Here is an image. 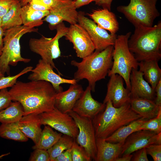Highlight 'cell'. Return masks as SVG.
<instances>
[{"label":"cell","instance_id":"30","mask_svg":"<svg viewBox=\"0 0 161 161\" xmlns=\"http://www.w3.org/2000/svg\"><path fill=\"white\" fill-rule=\"evenodd\" d=\"M0 137L4 139L25 142L27 138L21 131L16 123H1L0 126Z\"/></svg>","mask_w":161,"mask_h":161},{"label":"cell","instance_id":"23","mask_svg":"<svg viewBox=\"0 0 161 161\" xmlns=\"http://www.w3.org/2000/svg\"><path fill=\"white\" fill-rule=\"evenodd\" d=\"M130 103L134 112L148 120L156 117L161 110V106L156 105L154 101L145 98H131Z\"/></svg>","mask_w":161,"mask_h":161},{"label":"cell","instance_id":"29","mask_svg":"<svg viewBox=\"0 0 161 161\" xmlns=\"http://www.w3.org/2000/svg\"><path fill=\"white\" fill-rule=\"evenodd\" d=\"M23 108L18 101H14L5 109L0 111V122L1 123H16L24 115Z\"/></svg>","mask_w":161,"mask_h":161},{"label":"cell","instance_id":"25","mask_svg":"<svg viewBox=\"0 0 161 161\" xmlns=\"http://www.w3.org/2000/svg\"><path fill=\"white\" fill-rule=\"evenodd\" d=\"M49 11H37L32 9L28 4L22 6L21 10L22 25L34 27L39 26L43 24L42 19L49 14Z\"/></svg>","mask_w":161,"mask_h":161},{"label":"cell","instance_id":"26","mask_svg":"<svg viewBox=\"0 0 161 161\" xmlns=\"http://www.w3.org/2000/svg\"><path fill=\"white\" fill-rule=\"evenodd\" d=\"M147 120L141 117L135 120L120 127L105 140L107 142L113 143L124 142L131 134L139 130L141 126Z\"/></svg>","mask_w":161,"mask_h":161},{"label":"cell","instance_id":"10","mask_svg":"<svg viewBox=\"0 0 161 161\" xmlns=\"http://www.w3.org/2000/svg\"><path fill=\"white\" fill-rule=\"evenodd\" d=\"M42 125H47L62 134L76 139L78 129L73 118L68 113H63L56 108L39 114Z\"/></svg>","mask_w":161,"mask_h":161},{"label":"cell","instance_id":"21","mask_svg":"<svg viewBox=\"0 0 161 161\" xmlns=\"http://www.w3.org/2000/svg\"><path fill=\"white\" fill-rule=\"evenodd\" d=\"M16 123L27 138H30L35 144L37 143L42 131L39 115L30 114L24 115Z\"/></svg>","mask_w":161,"mask_h":161},{"label":"cell","instance_id":"2","mask_svg":"<svg viewBox=\"0 0 161 161\" xmlns=\"http://www.w3.org/2000/svg\"><path fill=\"white\" fill-rule=\"evenodd\" d=\"M114 49V46H110L101 51L95 50L80 62L71 61V65L77 68L74 79L77 82L86 79L92 91L94 92L96 82L105 79L112 66Z\"/></svg>","mask_w":161,"mask_h":161},{"label":"cell","instance_id":"36","mask_svg":"<svg viewBox=\"0 0 161 161\" xmlns=\"http://www.w3.org/2000/svg\"><path fill=\"white\" fill-rule=\"evenodd\" d=\"M145 148L147 154L151 156L154 161H161V144L150 145Z\"/></svg>","mask_w":161,"mask_h":161},{"label":"cell","instance_id":"49","mask_svg":"<svg viewBox=\"0 0 161 161\" xmlns=\"http://www.w3.org/2000/svg\"><path fill=\"white\" fill-rule=\"evenodd\" d=\"M4 75L2 73V72L0 71V79L1 78L4 77Z\"/></svg>","mask_w":161,"mask_h":161},{"label":"cell","instance_id":"35","mask_svg":"<svg viewBox=\"0 0 161 161\" xmlns=\"http://www.w3.org/2000/svg\"><path fill=\"white\" fill-rule=\"evenodd\" d=\"M30 157V161H50L47 150L39 148L34 150Z\"/></svg>","mask_w":161,"mask_h":161},{"label":"cell","instance_id":"47","mask_svg":"<svg viewBox=\"0 0 161 161\" xmlns=\"http://www.w3.org/2000/svg\"><path fill=\"white\" fill-rule=\"evenodd\" d=\"M4 34V31L0 27V50H1L3 47V37Z\"/></svg>","mask_w":161,"mask_h":161},{"label":"cell","instance_id":"42","mask_svg":"<svg viewBox=\"0 0 161 161\" xmlns=\"http://www.w3.org/2000/svg\"><path fill=\"white\" fill-rule=\"evenodd\" d=\"M154 90L156 97L154 102L157 106H161V79L157 84Z\"/></svg>","mask_w":161,"mask_h":161},{"label":"cell","instance_id":"37","mask_svg":"<svg viewBox=\"0 0 161 161\" xmlns=\"http://www.w3.org/2000/svg\"><path fill=\"white\" fill-rule=\"evenodd\" d=\"M12 100L7 88L0 90V111L7 107Z\"/></svg>","mask_w":161,"mask_h":161},{"label":"cell","instance_id":"12","mask_svg":"<svg viewBox=\"0 0 161 161\" xmlns=\"http://www.w3.org/2000/svg\"><path fill=\"white\" fill-rule=\"evenodd\" d=\"M151 144H161V132L141 130L133 132L125 140L120 157L131 154Z\"/></svg>","mask_w":161,"mask_h":161},{"label":"cell","instance_id":"52","mask_svg":"<svg viewBox=\"0 0 161 161\" xmlns=\"http://www.w3.org/2000/svg\"></svg>","mask_w":161,"mask_h":161},{"label":"cell","instance_id":"27","mask_svg":"<svg viewBox=\"0 0 161 161\" xmlns=\"http://www.w3.org/2000/svg\"><path fill=\"white\" fill-rule=\"evenodd\" d=\"M21 7L18 0H13L10 9L2 17L1 27L4 31L22 25L21 17Z\"/></svg>","mask_w":161,"mask_h":161},{"label":"cell","instance_id":"4","mask_svg":"<svg viewBox=\"0 0 161 161\" xmlns=\"http://www.w3.org/2000/svg\"><path fill=\"white\" fill-rule=\"evenodd\" d=\"M130 102L118 108L114 107L110 100L106 103L104 109L92 120L96 138L106 139L120 127L142 117L132 110Z\"/></svg>","mask_w":161,"mask_h":161},{"label":"cell","instance_id":"14","mask_svg":"<svg viewBox=\"0 0 161 161\" xmlns=\"http://www.w3.org/2000/svg\"><path fill=\"white\" fill-rule=\"evenodd\" d=\"M53 69L50 64L40 59L35 67L32 70V73L29 75L28 79L30 80H41L49 82L57 93L63 91V88L60 86L61 84H71L77 83V81L74 79H69L61 77L53 71Z\"/></svg>","mask_w":161,"mask_h":161},{"label":"cell","instance_id":"48","mask_svg":"<svg viewBox=\"0 0 161 161\" xmlns=\"http://www.w3.org/2000/svg\"><path fill=\"white\" fill-rule=\"evenodd\" d=\"M20 2L21 7L27 4L31 0H18Z\"/></svg>","mask_w":161,"mask_h":161},{"label":"cell","instance_id":"9","mask_svg":"<svg viewBox=\"0 0 161 161\" xmlns=\"http://www.w3.org/2000/svg\"><path fill=\"white\" fill-rule=\"evenodd\" d=\"M68 113L73 118L78 129L76 141L84 148L92 160H95L97 154L96 137L92 120L81 116L72 110Z\"/></svg>","mask_w":161,"mask_h":161},{"label":"cell","instance_id":"34","mask_svg":"<svg viewBox=\"0 0 161 161\" xmlns=\"http://www.w3.org/2000/svg\"><path fill=\"white\" fill-rule=\"evenodd\" d=\"M147 130L156 134L161 132V110L157 116L146 121L140 126L139 130Z\"/></svg>","mask_w":161,"mask_h":161},{"label":"cell","instance_id":"51","mask_svg":"<svg viewBox=\"0 0 161 161\" xmlns=\"http://www.w3.org/2000/svg\"><path fill=\"white\" fill-rule=\"evenodd\" d=\"M1 54H2V51L1 50H0V56L1 55Z\"/></svg>","mask_w":161,"mask_h":161},{"label":"cell","instance_id":"15","mask_svg":"<svg viewBox=\"0 0 161 161\" xmlns=\"http://www.w3.org/2000/svg\"><path fill=\"white\" fill-rule=\"evenodd\" d=\"M72 0L65 1L51 9L49 14L43 20L49 23V27L51 30H55L57 25L66 21L70 25L78 23V12Z\"/></svg>","mask_w":161,"mask_h":161},{"label":"cell","instance_id":"17","mask_svg":"<svg viewBox=\"0 0 161 161\" xmlns=\"http://www.w3.org/2000/svg\"><path fill=\"white\" fill-rule=\"evenodd\" d=\"M91 91L88 86L75 103L72 111L81 116L92 120L104 109L106 104L95 100L92 96Z\"/></svg>","mask_w":161,"mask_h":161},{"label":"cell","instance_id":"46","mask_svg":"<svg viewBox=\"0 0 161 161\" xmlns=\"http://www.w3.org/2000/svg\"><path fill=\"white\" fill-rule=\"evenodd\" d=\"M133 154H131L122 156L119 157L115 161H131Z\"/></svg>","mask_w":161,"mask_h":161},{"label":"cell","instance_id":"44","mask_svg":"<svg viewBox=\"0 0 161 161\" xmlns=\"http://www.w3.org/2000/svg\"><path fill=\"white\" fill-rule=\"evenodd\" d=\"M51 9L64 2L65 0H41Z\"/></svg>","mask_w":161,"mask_h":161},{"label":"cell","instance_id":"33","mask_svg":"<svg viewBox=\"0 0 161 161\" xmlns=\"http://www.w3.org/2000/svg\"><path fill=\"white\" fill-rule=\"evenodd\" d=\"M72 161H91L92 159L82 147L74 141L71 148Z\"/></svg>","mask_w":161,"mask_h":161},{"label":"cell","instance_id":"13","mask_svg":"<svg viewBox=\"0 0 161 161\" xmlns=\"http://www.w3.org/2000/svg\"><path fill=\"white\" fill-rule=\"evenodd\" d=\"M64 36L66 40L72 44L78 57L83 58L92 54L95 50L88 33L78 23L71 25Z\"/></svg>","mask_w":161,"mask_h":161},{"label":"cell","instance_id":"43","mask_svg":"<svg viewBox=\"0 0 161 161\" xmlns=\"http://www.w3.org/2000/svg\"><path fill=\"white\" fill-rule=\"evenodd\" d=\"M113 0H95V4L111 10L112 3Z\"/></svg>","mask_w":161,"mask_h":161},{"label":"cell","instance_id":"50","mask_svg":"<svg viewBox=\"0 0 161 161\" xmlns=\"http://www.w3.org/2000/svg\"><path fill=\"white\" fill-rule=\"evenodd\" d=\"M2 23V18L0 16V27H1Z\"/></svg>","mask_w":161,"mask_h":161},{"label":"cell","instance_id":"38","mask_svg":"<svg viewBox=\"0 0 161 161\" xmlns=\"http://www.w3.org/2000/svg\"><path fill=\"white\" fill-rule=\"evenodd\" d=\"M27 4L32 9L37 11H46L51 9L41 0H31Z\"/></svg>","mask_w":161,"mask_h":161},{"label":"cell","instance_id":"16","mask_svg":"<svg viewBox=\"0 0 161 161\" xmlns=\"http://www.w3.org/2000/svg\"><path fill=\"white\" fill-rule=\"evenodd\" d=\"M107 85V91L103 103L111 101L113 106L118 108L129 102L130 91L123 86V79L117 74L111 75Z\"/></svg>","mask_w":161,"mask_h":161},{"label":"cell","instance_id":"41","mask_svg":"<svg viewBox=\"0 0 161 161\" xmlns=\"http://www.w3.org/2000/svg\"><path fill=\"white\" fill-rule=\"evenodd\" d=\"M54 161H72L71 148L63 151Z\"/></svg>","mask_w":161,"mask_h":161},{"label":"cell","instance_id":"39","mask_svg":"<svg viewBox=\"0 0 161 161\" xmlns=\"http://www.w3.org/2000/svg\"><path fill=\"white\" fill-rule=\"evenodd\" d=\"M131 161H148L145 148H143L135 151Z\"/></svg>","mask_w":161,"mask_h":161},{"label":"cell","instance_id":"40","mask_svg":"<svg viewBox=\"0 0 161 161\" xmlns=\"http://www.w3.org/2000/svg\"><path fill=\"white\" fill-rule=\"evenodd\" d=\"M13 0H0V16L2 18L9 10Z\"/></svg>","mask_w":161,"mask_h":161},{"label":"cell","instance_id":"22","mask_svg":"<svg viewBox=\"0 0 161 161\" xmlns=\"http://www.w3.org/2000/svg\"><path fill=\"white\" fill-rule=\"evenodd\" d=\"M124 142L113 143L105 139L96 138L97 154L95 161H115L120 156Z\"/></svg>","mask_w":161,"mask_h":161},{"label":"cell","instance_id":"7","mask_svg":"<svg viewBox=\"0 0 161 161\" xmlns=\"http://www.w3.org/2000/svg\"><path fill=\"white\" fill-rule=\"evenodd\" d=\"M158 0H130L127 5H120L117 11L123 14L135 27H151L160 16L156 8Z\"/></svg>","mask_w":161,"mask_h":161},{"label":"cell","instance_id":"28","mask_svg":"<svg viewBox=\"0 0 161 161\" xmlns=\"http://www.w3.org/2000/svg\"><path fill=\"white\" fill-rule=\"evenodd\" d=\"M42 131L37 143L32 147L47 150L53 146L61 137L63 134L54 131L50 126L45 125Z\"/></svg>","mask_w":161,"mask_h":161},{"label":"cell","instance_id":"20","mask_svg":"<svg viewBox=\"0 0 161 161\" xmlns=\"http://www.w3.org/2000/svg\"><path fill=\"white\" fill-rule=\"evenodd\" d=\"M87 15L99 27L116 34L119 29V24L115 14L107 8L94 10Z\"/></svg>","mask_w":161,"mask_h":161},{"label":"cell","instance_id":"11","mask_svg":"<svg viewBox=\"0 0 161 161\" xmlns=\"http://www.w3.org/2000/svg\"><path fill=\"white\" fill-rule=\"evenodd\" d=\"M78 23L88 33L94 45L95 50L100 51L109 46L114 45L117 35L109 34L106 30L99 27L82 12H78Z\"/></svg>","mask_w":161,"mask_h":161},{"label":"cell","instance_id":"45","mask_svg":"<svg viewBox=\"0 0 161 161\" xmlns=\"http://www.w3.org/2000/svg\"><path fill=\"white\" fill-rule=\"evenodd\" d=\"M95 0H75L74 4L76 9L89 4L92 1H95Z\"/></svg>","mask_w":161,"mask_h":161},{"label":"cell","instance_id":"8","mask_svg":"<svg viewBox=\"0 0 161 161\" xmlns=\"http://www.w3.org/2000/svg\"><path fill=\"white\" fill-rule=\"evenodd\" d=\"M68 29V27L62 22L56 26V33L53 38H47L42 35L39 38H31L29 41L30 50L40 55L43 60L50 64L59 73L53 60L61 56L59 41L61 38L64 36Z\"/></svg>","mask_w":161,"mask_h":161},{"label":"cell","instance_id":"6","mask_svg":"<svg viewBox=\"0 0 161 161\" xmlns=\"http://www.w3.org/2000/svg\"><path fill=\"white\" fill-rule=\"evenodd\" d=\"M131 34V32H129L117 36L114 45L113 64L108 74L109 77L114 74L121 76L125 82L126 88L130 91L131 70L133 69H138V62L128 47V41Z\"/></svg>","mask_w":161,"mask_h":161},{"label":"cell","instance_id":"31","mask_svg":"<svg viewBox=\"0 0 161 161\" xmlns=\"http://www.w3.org/2000/svg\"><path fill=\"white\" fill-rule=\"evenodd\" d=\"M75 140L69 136L62 135L58 140L51 148L47 150L50 161L54 159L64 151L71 148L74 141Z\"/></svg>","mask_w":161,"mask_h":161},{"label":"cell","instance_id":"24","mask_svg":"<svg viewBox=\"0 0 161 161\" xmlns=\"http://www.w3.org/2000/svg\"><path fill=\"white\" fill-rule=\"evenodd\" d=\"M158 62L155 60H147L138 63L139 70L143 73L145 80L154 90L161 79V69Z\"/></svg>","mask_w":161,"mask_h":161},{"label":"cell","instance_id":"19","mask_svg":"<svg viewBox=\"0 0 161 161\" xmlns=\"http://www.w3.org/2000/svg\"><path fill=\"white\" fill-rule=\"evenodd\" d=\"M83 92L81 85L77 83L71 84L67 90L57 93L55 100V107L63 113H68L72 110Z\"/></svg>","mask_w":161,"mask_h":161},{"label":"cell","instance_id":"32","mask_svg":"<svg viewBox=\"0 0 161 161\" xmlns=\"http://www.w3.org/2000/svg\"><path fill=\"white\" fill-rule=\"evenodd\" d=\"M33 67L32 66H28L24 68L18 74L13 76L9 75L3 77L0 79V90L12 87L17 82L18 78L31 71Z\"/></svg>","mask_w":161,"mask_h":161},{"label":"cell","instance_id":"18","mask_svg":"<svg viewBox=\"0 0 161 161\" xmlns=\"http://www.w3.org/2000/svg\"><path fill=\"white\" fill-rule=\"evenodd\" d=\"M130 81L131 98H142L154 101L156 97L155 91L144 78L141 71L133 69Z\"/></svg>","mask_w":161,"mask_h":161},{"label":"cell","instance_id":"3","mask_svg":"<svg viewBox=\"0 0 161 161\" xmlns=\"http://www.w3.org/2000/svg\"><path fill=\"white\" fill-rule=\"evenodd\" d=\"M130 52L139 62L161 58V21L151 27H135L128 41Z\"/></svg>","mask_w":161,"mask_h":161},{"label":"cell","instance_id":"1","mask_svg":"<svg viewBox=\"0 0 161 161\" xmlns=\"http://www.w3.org/2000/svg\"><path fill=\"white\" fill-rule=\"evenodd\" d=\"M12 101L19 102L24 115L39 114L55 108L57 92L49 82L44 80L17 81L9 90Z\"/></svg>","mask_w":161,"mask_h":161},{"label":"cell","instance_id":"5","mask_svg":"<svg viewBox=\"0 0 161 161\" xmlns=\"http://www.w3.org/2000/svg\"><path fill=\"white\" fill-rule=\"evenodd\" d=\"M38 30L37 28L21 25L4 31L3 47L0 56V71L2 73L10 75V65L15 66L19 62L27 63L30 61V59L21 55L20 40L24 34L37 32Z\"/></svg>","mask_w":161,"mask_h":161}]
</instances>
